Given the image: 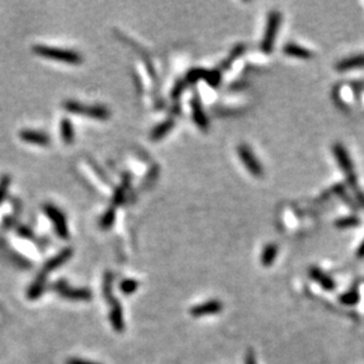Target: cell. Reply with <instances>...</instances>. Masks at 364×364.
I'll use <instances>...</instances> for the list:
<instances>
[{"label": "cell", "instance_id": "1", "mask_svg": "<svg viewBox=\"0 0 364 364\" xmlns=\"http://www.w3.org/2000/svg\"><path fill=\"white\" fill-rule=\"evenodd\" d=\"M72 254H73V252H72L71 249L67 248V249H64V250H61L58 255L50 259V261L44 265V268H43L41 275L37 277V279L34 280V283L32 284L30 290H28V297L37 298L41 296L43 288H44V284H45V279H46V277H48L49 272H51L52 270L58 269L60 265H63L65 262L68 261V259L71 258Z\"/></svg>", "mask_w": 364, "mask_h": 364}, {"label": "cell", "instance_id": "2", "mask_svg": "<svg viewBox=\"0 0 364 364\" xmlns=\"http://www.w3.org/2000/svg\"><path fill=\"white\" fill-rule=\"evenodd\" d=\"M32 51L37 53L38 56L43 57V58L61 61V63L75 65L80 64L83 61V57L79 55L78 52L72 51V50L57 49L46 45H34L33 48H32Z\"/></svg>", "mask_w": 364, "mask_h": 364}, {"label": "cell", "instance_id": "3", "mask_svg": "<svg viewBox=\"0 0 364 364\" xmlns=\"http://www.w3.org/2000/svg\"><path fill=\"white\" fill-rule=\"evenodd\" d=\"M63 107L68 112L74 114H82V116H86L93 119L105 120L110 118V111L106 106L104 105H92L86 106L84 104L75 102V100H66L64 102Z\"/></svg>", "mask_w": 364, "mask_h": 364}, {"label": "cell", "instance_id": "4", "mask_svg": "<svg viewBox=\"0 0 364 364\" xmlns=\"http://www.w3.org/2000/svg\"><path fill=\"white\" fill-rule=\"evenodd\" d=\"M282 23V16L277 11H272L269 13L268 21H266L265 32L263 35V41L261 43V50L264 53H271L273 51V46H275L276 37L278 33L279 25Z\"/></svg>", "mask_w": 364, "mask_h": 364}, {"label": "cell", "instance_id": "5", "mask_svg": "<svg viewBox=\"0 0 364 364\" xmlns=\"http://www.w3.org/2000/svg\"><path fill=\"white\" fill-rule=\"evenodd\" d=\"M44 211L53 224V228H55L57 235H58L61 239H67L68 228H67L66 217H65L63 211L53 204H45Z\"/></svg>", "mask_w": 364, "mask_h": 364}, {"label": "cell", "instance_id": "6", "mask_svg": "<svg viewBox=\"0 0 364 364\" xmlns=\"http://www.w3.org/2000/svg\"><path fill=\"white\" fill-rule=\"evenodd\" d=\"M237 152H238V156L244 164V167L247 168V170L250 172L252 176L255 177H261L263 176V167L259 163L257 157L255 156V153L252 152L251 149L247 145H239L238 149H237Z\"/></svg>", "mask_w": 364, "mask_h": 364}, {"label": "cell", "instance_id": "7", "mask_svg": "<svg viewBox=\"0 0 364 364\" xmlns=\"http://www.w3.org/2000/svg\"><path fill=\"white\" fill-rule=\"evenodd\" d=\"M333 152L335 158H336L337 164L340 165L341 170L348 177V181L356 178L354 175V164H352L351 158L349 156L348 151L345 150V147L342 144H335L333 147Z\"/></svg>", "mask_w": 364, "mask_h": 364}, {"label": "cell", "instance_id": "8", "mask_svg": "<svg viewBox=\"0 0 364 364\" xmlns=\"http://www.w3.org/2000/svg\"><path fill=\"white\" fill-rule=\"evenodd\" d=\"M19 137L25 143L34 144L39 146H48L51 143V138L49 135L42 131H34V130H21Z\"/></svg>", "mask_w": 364, "mask_h": 364}, {"label": "cell", "instance_id": "9", "mask_svg": "<svg viewBox=\"0 0 364 364\" xmlns=\"http://www.w3.org/2000/svg\"><path fill=\"white\" fill-rule=\"evenodd\" d=\"M223 305L219 301H209L205 303H201L199 305L193 306L190 310V313L193 317H201V316H209V315H216L222 311Z\"/></svg>", "mask_w": 364, "mask_h": 364}, {"label": "cell", "instance_id": "10", "mask_svg": "<svg viewBox=\"0 0 364 364\" xmlns=\"http://www.w3.org/2000/svg\"><path fill=\"white\" fill-rule=\"evenodd\" d=\"M309 275L313 280H315V282L318 283L324 290L330 291L335 289V280L331 278L329 275H327L326 272L322 271L320 269L312 266V268L310 269Z\"/></svg>", "mask_w": 364, "mask_h": 364}, {"label": "cell", "instance_id": "11", "mask_svg": "<svg viewBox=\"0 0 364 364\" xmlns=\"http://www.w3.org/2000/svg\"><path fill=\"white\" fill-rule=\"evenodd\" d=\"M356 68H364V53L349 57V58L341 60L336 65V70L338 71H350L356 70Z\"/></svg>", "mask_w": 364, "mask_h": 364}, {"label": "cell", "instance_id": "12", "mask_svg": "<svg viewBox=\"0 0 364 364\" xmlns=\"http://www.w3.org/2000/svg\"><path fill=\"white\" fill-rule=\"evenodd\" d=\"M191 107H192V116L193 119L196 122V124L199 126L200 129L205 130L208 128L209 123H208V118L205 116L203 107L200 105V102L198 98H193L192 102H191Z\"/></svg>", "mask_w": 364, "mask_h": 364}, {"label": "cell", "instance_id": "13", "mask_svg": "<svg viewBox=\"0 0 364 364\" xmlns=\"http://www.w3.org/2000/svg\"><path fill=\"white\" fill-rule=\"evenodd\" d=\"M284 53L298 59H310L312 57V53L309 50L297 44H287L284 46Z\"/></svg>", "mask_w": 364, "mask_h": 364}, {"label": "cell", "instance_id": "14", "mask_svg": "<svg viewBox=\"0 0 364 364\" xmlns=\"http://www.w3.org/2000/svg\"><path fill=\"white\" fill-rule=\"evenodd\" d=\"M60 136L64 143L72 144L74 140V128L68 118H63L60 122Z\"/></svg>", "mask_w": 364, "mask_h": 364}, {"label": "cell", "instance_id": "15", "mask_svg": "<svg viewBox=\"0 0 364 364\" xmlns=\"http://www.w3.org/2000/svg\"><path fill=\"white\" fill-rule=\"evenodd\" d=\"M56 289L59 291L60 295H63V296L67 297V298H71V300L72 298H73V300H85V298H90L89 291L67 289V288L65 287L63 283H60L59 286H57Z\"/></svg>", "mask_w": 364, "mask_h": 364}, {"label": "cell", "instance_id": "16", "mask_svg": "<svg viewBox=\"0 0 364 364\" xmlns=\"http://www.w3.org/2000/svg\"><path fill=\"white\" fill-rule=\"evenodd\" d=\"M277 254H278V248H277V245L268 244L262 252L261 263L264 266H271L272 263L275 262V259L277 257Z\"/></svg>", "mask_w": 364, "mask_h": 364}, {"label": "cell", "instance_id": "17", "mask_svg": "<svg viewBox=\"0 0 364 364\" xmlns=\"http://www.w3.org/2000/svg\"><path fill=\"white\" fill-rule=\"evenodd\" d=\"M174 128V120L169 119L163 123H160L159 125H157L156 128L152 130L151 132V139L152 140H159L168 135L169 132L171 131V129Z\"/></svg>", "mask_w": 364, "mask_h": 364}, {"label": "cell", "instance_id": "18", "mask_svg": "<svg viewBox=\"0 0 364 364\" xmlns=\"http://www.w3.org/2000/svg\"><path fill=\"white\" fill-rule=\"evenodd\" d=\"M114 221H116V210L113 207H111L107 209L103 217L100 218L99 225L103 230H109L110 228H112Z\"/></svg>", "mask_w": 364, "mask_h": 364}, {"label": "cell", "instance_id": "19", "mask_svg": "<svg viewBox=\"0 0 364 364\" xmlns=\"http://www.w3.org/2000/svg\"><path fill=\"white\" fill-rule=\"evenodd\" d=\"M130 184V178L129 176H126V177L124 178V181H123V184L122 185H119L117 187L116 190H114L113 192V197H112V207L114 208L116 205H119L122 204L123 201H124V198H125V189L126 186H128Z\"/></svg>", "mask_w": 364, "mask_h": 364}, {"label": "cell", "instance_id": "20", "mask_svg": "<svg viewBox=\"0 0 364 364\" xmlns=\"http://www.w3.org/2000/svg\"><path fill=\"white\" fill-rule=\"evenodd\" d=\"M335 224H336L338 229H351L357 228L361 224V221H359L358 217H355V216H348V217L337 219Z\"/></svg>", "mask_w": 364, "mask_h": 364}, {"label": "cell", "instance_id": "21", "mask_svg": "<svg viewBox=\"0 0 364 364\" xmlns=\"http://www.w3.org/2000/svg\"><path fill=\"white\" fill-rule=\"evenodd\" d=\"M340 301L342 304H345V305H355L358 303L359 301V293L358 290L356 289V288H352L351 290L347 291V293H344L342 296L340 297Z\"/></svg>", "mask_w": 364, "mask_h": 364}, {"label": "cell", "instance_id": "22", "mask_svg": "<svg viewBox=\"0 0 364 364\" xmlns=\"http://www.w3.org/2000/svg\"><path fill=\"white\" fill-rule=\"evenodd\" d=\"M10 184H11L10 176L6 175V176H3V177L0 178V203L5 199L7 191H9Z\"/></svg>", "mask_w": 364, "mask_h": 364}, {"label": "cell", "instance_id": "23", "mask_svg": "<svg viewBox=\"0 0 364 364\" xmlns=\"http://www.w3.org/2000/svg\"><path fill=\"white\" fill-rule=\"evenodd\" d=\"M137 288H138V283H137L136 280L126 279L122 283V290L124 291L125 294H132L133 291H136Z\"/></svg>", "mask_w": 364, "mask_h": 364}, {"label": "cell", "instance_id": "24", "mask_svg": "<svg viewBox=\"0 0 364 364\" xmlns=\"http://www.w3.org/2000/svg\"><path fill=\"white\" fill-rule=\"evenodd\" d=\"M336 192L338 193V194H340V196L341 197H345V193H344V190H343V187H342L341 185H338L337 187H336ZM348 198V197H347ZM344 200L345 201H347V203L349 204V205H350V207H352V209H355V204L354 203H352V201H350V200H349V199H345V198H344Z\"/></svg>", "mask_w": 364, "mask_h": 364}, {"label": "cell", "instance_id": "25", "mask_svg": "<svg viewBox=\"0 0 364 364\" xmlns=\"http://www.w3.org/2000/svg\"><path fill=\"white\" fill-rule=\"evenodd\" d=\"M245 364H257L256 363L255 355L252 351H249V354L247 355V358H245Z\"/></svg>", "mask_w": 364, "mask_h": 364}, {"label": "cell", "instance_id": "26", "mask_svg": "<svg viewBox=\"0 0 364 364\" xmlns=\"http://www.w3.org/2000/svg\"><path fill=\"white\" fill-rule=\"evenodd\" d=\"M19 233L23 237H27V238H30V237L32 236L31 230H28L27 228H25V226H23V228L19 229Z\"/></svg>", "mask_w": 364, "mask_h": 364}, {"label": "cell", "instance_id": "27", "mask_svg": "<svg viewBox=\"0 0 364 364\" xmlns=\"http://www.w3.org/2000/svg\"><path fill=\"white\" fill-rule=\"evenodd\" d=\"M356 256H357L358 258H364V239L363 242L361 243V245H359L357 251H356Z\"/></svg>", "mask_w": 364, "mask_h": 364}, {"label": "cell", "instance_id": "28", "mask_svg": "<svg viewBox=\"0 0 364 364\" xmlns=\"http://www.w3.org/2000/svg\"><path fill=\"white\" fill-rule=\"evenodd\" d=\"M181 92H182V86L177 85L174 89V91H172V97H174V98H178V97L181 96Z\"/></svg>", "mask_w": 364, "mask_h": 364}, {"label": "cell", "instance_id": "29", "mask_svg": "<svg viewBox=\"0 0 364 364\" xmlns=\"http://www.w3.org/2000/svg\"><path fill=\"white\" fill-rule=\"evenodd\" d=\"M67 364H96V363H91V362H88V361H82V359H71V361H68Z\"/></svg>", "mask_w": 364, "mask_h": 364}]
</instances>
